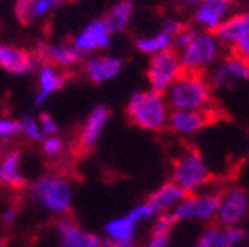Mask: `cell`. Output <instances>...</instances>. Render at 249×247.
<instances>
[{
  "instance_id": "1",
  "label": "cell",
  "mask_w": 249,
  "mask_h": 247,
  "mask_svg": "<svg viewBox=\"0 0 249 247\" xmlns=\"http://www.w3.org/2000/svg\"><path fill=\"white\" fill-rule=\"evenodd\" d=\"M164 99L171 111H201L213 107V88L206 74L182 73L164 92Z\"/></svg>"
},
{
  "instance_id": "2",
  "label": "cell",
  "mask_w": 249,
  "mask_h": 247,
  "mask_svg": "<svg viewBox=\"0 0 249 247\" xmlns=\"http://www.w3.org/2000/svg\"><path fill=\"white\" fill-rule=\"evenodd\" d=\"M170 112L163 93L151 88L133 92L126 104V116L130 123L152 133H160L166 128Z\"/></svg>"
},
{
  "instance_id": "3",
  "label": "cell",
  "mask_w": 249,
  "mask_h": 247,
  "mask_svg": "<svg viewBox=\"0 0 249 247\" xmlns=\"http://www.w3.org/2000/svg\"><path fill=\"white\" fill-rule=\"evenodd\" d=\"M31 197L43 211L66 216L73 206V185L64 175L49 173L31 183Z\"/></svg>"
},
{
  "instance_id": "4",
  "label": "cell",
  "mask_w": 249,
  "mask_h": 247,
  "mask_svg": "<svg viewBox=\"0 0 249 247\" xmlns=\"http://www.w3.org/2000/svg\"><path fill=\"white\" fill-rule=\"evenodd\" d=\"M183 73L206 74L223 57V47L211 31H199L178 51Z\"/></svg>"
},
{
  "instance_id": "5",
  "label": "cell",
  "mask_w": 249,
  "mask_h": 247,
  "mask_svg": "<svg viewBox=\"0 0 249 247\" xmlns=\"http://www.w3.org/2000/svg\"><path fill=\"white\" fill-rule=\"evenodd\" d=\"M171 182L178 185L187 195L201 192L204 187L213 182V173L208 168L199 149L187 147L185 151L173 161Z\"/></svg>"
},
{
  "instance_id": "6",
  "label": "cell",
  "mask_w": 249,
  "mask_h": 247,
  "mask_svg": "<svg viewBox=\"0 0 249 247\" xmlns=\"http://www.w3.org/2000/svg\"><path fill=\"white\" fill-rule=\"evenodd\" d=\"M154 211L147 202L133 206L128 212L109 220L104 225V246L106 247H137L139 227L154 218Z\"/></svg>"
},
{
  "instance_id": "7",
  "label": "cell",
  "mask_w": 249,
  "mask_h": 247,
  "mask_svg": "<svg viewBox=\"0 0 249 247\" xmlns=\"http://www.w3.org/2000/svg\"><path fill=\"white\" fill-rule=\"evenodd\" d=\"M214 36L230 54L249 62V12L232 14L214 30Z\"/></svg>"
},
{
  "instance_id": "8",
  "label": "cell",
  "mask_w": 249,
  "mask_h": 247,
  "mask_svg": "<svg viewBox=\"0 0 249 247\" xmlns=\"http://www.w3.org/2000/svg\"><path fill=\"white\" fill-rule=\"evenodd\" d=\"M218 199H220V194L214 192L189 194L170 212L175 223H182V221H210L211 223L216 216Z\"/></svg>"
},
{
  "instance_id": "9",
  "label": "cell",
  "mask_w": 249,
  "mask_h": 247,
  "mask_svg": "<svg viewBox=\"0 0 249 247\" xmlns=\"http://www.w3.org/2000/svg\"><path fill=\"white\" fill-rule=\"evenodd\" d=\"M249 216V190L230 187L218 199L214 223L220 227H241Z\"/></svg>"
},
{
  "instance_id": "10",
  "label": "cell",
  "mask_w": 249,
  "mask_h": 247,
  "mask_svg": "<svg viewBox=\"0 0 249 247\" xmlns=\"http://www.w3.org/2000/svg\"><path fill=\"white\" fill-rule=\"evenodd\" d=\"M183 73L182 62H180L178 52L175 49L164 51L161 54H156L151 57L147 64V80L151 90L158 93H163L170 88V85L180 74Z\"/></svg>"
},
{
  "instance_id": "11",
  "label": "cell",
  "mask_w": 249,
  "mask_h": 247,
  "mask_svg": "<svg viewBox=\"0 0 249 247\" xmlns=\"http://www.w3.org/2000/svg\"><path fill=\"white\" fill-rule=\"evenodd\" d=\"M206 80L213 90H227L249 81V62L237 55L222 57L206 73Z\"/></svg>"
},
{
  "instance_id": "12",
  "label": "cell",
  "mask_w": 249,
  "mask_h": 247,
  "mask_svg": "<svg viewBox=\"0 0 249 247\" xmlns=\"http://www.w3.org/2000/svg\"><path fill=\"white\" fill-rule=\"evenodd\" d=\"M220 118L222 112L216 107L201 109V111H171L166 128L178 137H192L216 123Z\"/></svg>"
},
{
  "instance_id": "13",
  "label": "cell",
  "mask_w": 249,
  "mask_h": 247,
  "mask_svg": "<svg viewBox=\"0 0 249 247\" xmlns=\"http://www.w3.org/2000/svg\"><path fill=\"white\" fill-rule=\"evenodd\" d=\"M233 7L235 0H201L192 9V26L199 31L214 33V30L233 14Z\"/></svg>"
},
{
  "instance_id": "14",
  "label": "cell",
  "mask_w": 249,
  "mask_h": 247,
  "mask_svg": "<svg viewBox=\"0 0 249 247\" xmlns=\"http://www.w3.org/2000/svg\"><path fill=\"white\" fill-rule=\"evenodd\" d=\"M113 33L107 30L102 19H92L78 31L73 38V45L82 55H93L111 47Z\"/></svg>"
},
{
  "instance_id": "15",
  "label": "cell",
  "mask_w": 249,
  "mask_h": 247,
  "mask_svg": "<svg viewBox=\"0 0 249 247\" xmlns=\"http://www.w3.org/2000/svg\"><path fill=\"white\" fill-rule=\"evenodd\" d=\"M124 68V61L116 55H99L93 54L83 61L85 78L93 85H104L107 81L120 76Z\"/></svg>"
},
{
  "instance_id": "16",
  "label": "cell",
  "mask_w": 249,
  "mask_h": 247,
  "mask_svg": "<svg viewBox=\"0 0 249 247\" xmlns=\"http://www.w3.org/2000/svg\"><path fill=\"white\" fill-rule=\"evenodd\" d=\"M109 118H111V109L104 104H99L89 112L85 123L80 131V137H78V147L82 152H90L93 151L95 147L101 142V137L104 133L106 126L109 123Z\"/></svg>"
},
{
  "instance_id": "17",
  "label": "cell",
  "mask_w": 249,
  "mask_h": 247,
  "mask_svg": "<svg viewBox=\"0 0 249 247\" xmlns=\"http://www.w3.org/2000/svg\"><path fill=\"white\" fill-rule=\"evenodd\" d=\"M38 62L40 61L35 52L26 51L23 47L7 45V43L0 45V70H4L5 73L23 76L35 70Z\"/></svg>"
},
{
  "instance_id": "18",
  "label": "cell",
  "mask_w": 249,
  "mask_h": 247,
  "mask_svg": "<svg viewBox=\"0 0 249 247\" xmlns=\"http://www.w3.org/2000/svg\"><path fill=\"white\" fill-rule=\"evenodd\" d=\"M55 232L59 235V247H104L102 237L87 232L66 216L55 221Z\"/></svg>"
},
{
  "instance_id": "19",
  "label": "cell",
  "mask_w": 249,
  "mask_h": 247,
  "mask_svg": "<svg viewBox=\"0 0 249 247\" xmlns=\"http://www.w3.org/2000/svg\"><path fill=\"white\" fill-rule=\"evenodd\" d=\"M35 55L38 61H47L61 70H73L83 62V55L74 49L73 43H51L38 45Z\"/></svg>"
},
{
  "instance_id": "20",
  "label": "cell",
  "mask_w": 249,
  "mask_h": 247,
  "mask_svg": "<svg viewBox=\"0 0 249 247\" xmlns=\"http://www.w3.org/2000/svg\"><path fill=\"white\" fill-rule=\"evenodd\" d=\"M36 83H38V88H36L35 106H43L54 93H57L64 87L66 76L54 64L47 61H40Z\"/></svg>"
},
{
  "instance_id": "21",
  "label": "cell",
  "mask_w": 249,
  "mask_h": 247,
  "mask_svg": "<svg viewBox=\"0 0 249 247\" xmlns=\"http://www.w3.org/2000/svg\"><path fill=\"white\" fill-rule=\"evenodd\" d=\"M185 195L187 194L170 180V182L158 187V189L145 199V202H147L149 208L154 211V214H161V212H170L178 202L183 201Z\"/></svg>"
},
{
  "instance_id": "22",
  "label": "cell",
  "mask_w": 249,
  "mask_h": 247,
  "mask_svg": "<svg viewBox=\"0 0 249 247\" xmlns=\"http://www.w3.org/2000/svg\"><path fill=\"white\" fill-rule=\"evenodd\" d=\"M26 178L21 170V152L9 151L0 156V185L9 189H23Z\"/></svg>"
},
{
  "instance_id": "23",
  "label": "cell",
  "mask_w": 249,
  "mask_h": 247,
  "mask_svg": "<svg viewBox=\"0 0 249 247\" xmlns=\"http://www.w3.org/2000/svg\"><path fill=\"white\" fill-rule=\"evenodd\" d=\"M133 14H135V2L133 0H118L116 4L106 12L102 21L106 23L107 30L113 35H116V33H123L128 30Z\"/></svg>"
},
{
  "instance_id": "24",
  "label": "cell",
  "mask_w": 249,
  "mask_h": 247,
  "mask_svg": "<svg viewBox=\"0 0 249 247\" xmlns=\"http://www.w3.org/2000/svg\"><path fill=\"white\" fill-rule=\"evenodd\" d=\"M135 47L137 51L142 52L144 55L152 57L156 54H161V52L173 49V36L168 35L166 31L160 30L156 31V33H151V35H144L140 36V38H137Z\"/></svg>"
},
{
  "instance_id": "25",
  "label": "cell",
  "mask_w": 249,
  "mask_h": 247,
  "mask_svg": "<svg viewBox=\"0 0 249 247\" xmlns=\"http://www.w3.org/2000/svg\"><path fill=\"white\" fill-rule=\"evenodd\" d=\"M68 2L71 0H33L30 7V23L43 19L49 14H52L55 9L66 5Z\"/></svg>"
},
{
  "instance_id": "26",
  "label": "cell",
  "mask_w": 249,
  "mask_h": 247,
  "mask_svg": "<svg viewBox=\"0 0 249 247\" xmlns=\"http://www.w3.org/2000/svg\"><path fill=\"white\" fill-rule=\"evenodd\" d=\"M19 126H21V135H24L31 142H42L43 133L40 128V121L33 114H24L19 118Z\"/></svg>"
},
{
  "instance_id": "27",
  "label": "cell",
  "mask_w": 249,
  "mask_h": 247,
  "mask_svg": "<svg viewBox=\"0 0 249 247\" xmlns=\"http://www.w3.org/2000/svg\"><path fill=\"white\" fill-rule=\"evenodd\" d=\"M151 232L149 235H171L173 227H175V220L171 216V212H161L152 218Z\"/></svg>"
},
{
  "instance_id": "28",
  "label": "cell",
  "mask_w": 249,
  "mask_h": 247,
  "mask_svg": "<svg viewBox=\"0 0 249 247\" xmlns=\"http://www.w3.org/2000/svg\"><path fill=\"white\" fill-rule=\"evenodd\" d=\"M42 145V152L47 156V158L51 159H55L64 152V140L61 139L59 135H54V137H45V139L40 142Z\"/></svg>"
},
{
  "instance_id": "29",
  "label": "cell",
  "mask_w": 249,
  "mask_h": 247,
  "mask_svg": "<svg viewBox=\"0 0 249 247\" xmlns=\"http://www.w3.org/2000/svg\"><path fill=\"white\" fill-rule=\"evenodd\" d=\"M18 135H21V126L19 120L14 118H0V140L9 142V140L16 139Z\"/></svg>"
},
{
  "instance_id": "30",
  "label": "cell",
  "mask_w": 249,
  "mask_h": 247,
  "mask_svg": "<svg viewBox=\"0 0 249 247\" xmlns=\"http://www.w3.org/2000/svg\"><path fill=\"white\" fill-rule=\"evenodd\" d=\"M38 121H40V128H42L43 139H45V137L59 135V123L51 116V114L43 112V114L38 116Z\"/></svg>"
},
{
  "instance_id": "31",
  "label": "cell",
  "mask_w": 249,
  "mask_h": 247,
  "mask_svg": "<svg viewBox=\"0 0 249 247\" xmlns=\"http://www.w3.org/2000/svg\"><path fill=\"white\" fill-rule=\"evenodd\" d=\"M31 2H33V0H16L14 14H16V18H18V19H19L23 24L30 23V7H31Z\"/></svg>"
},
{
  "instance_id": "32",
  "label": "cell",
  "mask_w": 249,
  "mask_h": 247,
  "mask_svg": "<svg viewBox=\"0 0 249 247\" xmlns=\"http://www.w3.org/2000/svg\"><path fill=\"white\" fill-rule=\"evenodd\" d=\"M185 26H187L185 21L177 19V18H168V19L164 21L163 24H161V30L166 31L168 35H171V36H173V38H175V36L178 35L180 31H182Z\"/></svg>"
},
{
  "instance_id": "33",
  "label": "cell",
  "mask_w": 249,
  "mask_h": 247,
  "mask_svg": "<svg viewBox=\"0 0 249 247\" xmlns=\"http://www.w3.org/2000/svg\"><path fill=\"white\" fill-rule=\"evenodd\" d=\"M171 237L170 235H149L147 242L142 247H170Z\"/></svg>"
},
{
  "instance_id": "34",
  "label": "cell",
  "mask_w": 249,
  "mask_h": 247,
  "mask_svg": "<svg viewBox=\"0 0 249 247\" xmlns=\"http://www.w3.org/2000/svg\"><path fill=\"white\" fill-rule=\"evenodd\" d=\"M16 218H18V209H16L14 206H9V208H5V211L2 212V221H4L5 225H12L16 221Z\"/></svg>"
},
{
  "instance_id": "35",
  "label": "cell",
  "mask_w": 249,
  "mask_h": 247,
  "mask_svg": "<svg viewBox=\"0 0 249 247\" xmlns=\"http://www.w3.org/2000/svg\"><path fill=\"white\" fill-rule=\"evenodd\" d=\"M177 2H178L183 9H189V11H192V9H194L196 5L201 2V0H177Z\"/></svg>"
},
{
  "instance_id": "36",
  "label": "cell",
  "mask_w": 249,
  "mask_h": 247,
  "mask_svg": "<svg viewBox=\"0 0 249 247\" xmlns=\"http://www.w3.org/2000/svg\"><path fill=\"white\" fill-rule=\"evenodd\" d=\"M0 247H4V244H2V240H0Z\"/></svg>"
},
{
  "instance_id": "37",
  "label": "cell",
  "mask_w": 249,
  "mask_h": 247,
  "mask_svg": "<svg viewBox=\"0 0 249 247\" xmlns=\"http://www.w3.org/2000/svg\"><path fill=\"white\" fill-rule=\"evenodd\" d=\"M248 159H249V147H248Z\"/></svg>"
},
{
  "instance_id": "38",
  "label": "cell",
  "mask_w": 249,
  "mask_h": 247,
  "mask_svg": "<svg viewBox=\"0 0 249 247\" xmlns=\"http://www.w3.org/2000/svg\"><path fill=\"white\" fill-rule=\"evenodd\" d=\"M248 12H249V7H248Z\"/></svg>"
}]
</instances>
